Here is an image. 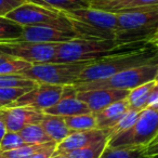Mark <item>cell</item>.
Segmentation results:
<instances>
[{
  "instance_id": "1f68e13d",
  "label": "cell",
  "mask_w": 158,
  "mask_h": 158,
  "mask_svg": "<svg viewBox=\"0 0 158 158\" xmlns=\"http://www.w3.org/2000/svg\"><path fill=\"white\" fill-rule=\"evenodd\" d=\"M26 1L27 0H0V16H6Z\"/></svg>"
},
{
  "instance_id": "5b68a950",
  "label": "cell",
  "mask_w": 158,
  "mask_h": 158,
  "mask_svg": "<svg viewBox=\"0 0 158 158\" xmlns=\"http://www.w3.org/2000/svg\"><path fill=\"white\" fill-rule=\"evenodd\" d=\"M158 61L130 68L108 78L94 80L88 82H78L74 85L77 92L95 90V89H120V90H132L142 85L155 81L157 74Z\"/></svg>"
},
{
  "instance_id": "4dcf8cb0",
  "label": "cell",
  "mask_w": 158,
  "mask_h": 158,
  "mask_svg": "<svg viewBox=\"0 0 158 158\" xmlns=\"http://www.w3.org/2000/svg\"><path fill=\"white\" fill-rule=\"evenodd\" d=\"M23 145H25V142L19 132L7 131V133L5 134V136L0 142V153L13 151Z\"/></svg>"
},
{
  "instance_id": "7bdbcfd3",
  "label": "cell",
  "mask_w": 158,
  "mask_h": 158,
  "mask_svg": "<svg viewBox=\"0 0 158 158\" xmlns=\"http://www.w3.org/2000/svg\"><path fill=\"white\" fill-rule=\"evenodd\" d=\"M1 107H2V106H1V105H0V108H1Z\"/></svg>"
},
{
  "instance_id": "9a60e30c",
  "label": "cell",
  "mask_w": 158,
  "mask_h": 158,
  "mask_svg": "<svg viewBox=\"0 0 158 158\" xmlns=\"http://www.w3.org/2000/svg\"><path fill=\"white\" fill-rule=\"evenodd\" d=\"M105 140H108L107 130L92 129L86 131H74L70 132L67 138L56 145L55 153H67Z\"/></svg>"
},
{
  "instance_id": "44dd1931",
  "label": "cell",
  "mask_w": 158,
  "mask_h": 158,
  "mask_svg": "<svg viewBox=\"0 0 158 158\" xmlns=\"http://www.w3.org/2000/svg\"><path fill=\"white\" fill-rule=\"evenodd\" d=\"M23 33V26L7 16H0V44L18 41Z\"/></svg>"
},
{
  "instance_id": "f35d334b",
  "label": "cell",
  "mask_w": 158,
  "mask_h": 158,
  "mask_svg": "<svg viewBox=\"0 0 158 158\" xmlns=\"http://www.w3.org/2000/svg\"><path fill=\"white\" fill-rule=\"evenodd\" d=\"M148 158H158V154H156V155L151 156V157H148Z\"/></svg>"
},
{
  "instance_id": "ac0fdd59",
  "label": "cell",
  "mask_w": 158,
  "mask_h": 158,
  "mask_svg": "<svg viewBox=\"0 0 158 158\" xmlns=\"http://www.w3.org/2000/svg\"><path fill=\"white\" fill-rule=\"evenodd\" d=\"M40 125L44 132L51 139V141L55 142L56 144L61 143L72 132L67 128L62 116H55V115H49L44 113V117H42Z\"/></svg>"
},
{
  "instance_id": "ba28073f",
  "label": "cell",
  "mask_w": 158,
  "mask_h": 158,
  "mask_svg": "<svg viewBox=\"0 0 158 158\" xmlns=\"http://www.w3.org/2000/svg\"><path fill=\"white\" fill-rule=\"evenodd\" d=\"M6 16L21 26H53L74 31L63 12L40 7L28 1L14 9Z\"/></svg>"
},
{
  "instance_id": "ab89813d",
  "label": "cell",
  "mask_w": 158,
  "mask_h": 158,
  "mask_svg": "<svg viewBox=\"0 0 158 158\" xmlns=\"http://www.w3.org/2000/svg\"><path fill=\"white\" fill-rule=\"evenodd\" d=\"M155 81H158V68H157V74H156V79Z\"/></svg>"
},
{
  "instance_id": "e0dca14e",
  "label": "cell",
  "mask_w": 158,
  "mask_h": 158,
  "mask_svg": "<svg viewBox=\"0 0 158 158\" xmlns=\"http://www.w3.org/2000/svg\"><path fill=\"white\" fill-rule=\"evenodd\" d=\"M128 108H129V105L126 99L110 104L104 110L94 113L93 115L97 121V128L102 130H108L113 128L117 123V121L121 118V116L127 112Z\"/></svg>"
},
{
  "instance_id": "ffe728a7",
  "label": "cell",
  "mask_w": 158,
  "mask_h": 158,
  "mask_svg": "<svg viewBox=\"0 0 158 158\" xmlns=\"http://www.w3.org/2000/svg\"><path fill=\"white\" fill-rule=\"evenodd\" d=\"M155 85L156 81H152L130 90V93L127 98V102L130 110H135L139 112H142L143 110H145L147 107V101H148L149 94H151Z\"/></svg>"
},
{
  "instance_id": "3957f363",
  "label": "cell",
  "mask_w": 158,
  "mask_h": 158,
  "mask_svg": "<svg viewBox=\"0 0 158 158\" xmlns=\"http://www.w3.org/2000/svg\"><path fill=\"white\" fill-rule=\"evenodd\" d=\"M158 31V7L133 9L117 13V44L147 41Z\"/></svg>"
},
{
  "instance_id": "30bf717a",
  "label": "cell",
  "mask_w": 158,
  "mask_h": 158,
  "mask_svg": "<svg viewBox=\"0 0 158 158\" xmlns=\"http://www.w3.org/2000/svg\"><path fill=\"white\" fill-rule=\"evenodd\" d=\"M64 86L38 84L31 90L16 100L9 107L13 106H29L38 110L44 112L60 101L63 94Z\"/></svg>"
},
{
  "instance_id": "60d3db41",
  "label": "cell",
  "mask_w": 158,
  "mask_h": 158,
  "mask_svg": "<svg viewBox=\"0 0 158 158\" xmlns=\"http://www.w3.org/2000/svg\"><path fill=\"white\" fill-rule=\"evenodd\" d=\"M0 158H7V157H6V156H3L2 154H0Z\"/></svg>"
},
{
  "instance_id": "8992f818",
  "label": "cell",
  "mask_w": 158,
  "mask_h": 158,
  "mask_svg": "<svg viewBox=\"0 0 158 158\" xmlns=\"http://www.w3.org/2000/svg\"><path fill=\"white\" fill-rule=\"evenodd\" d=\"M95 61H84L76 63H47L34 64L23 72L22 76L31 79L36 84L54 86H74L79 80L82 70Z\"/></svg>"
},
{
  "instance_id": "603a6c76",
  "label": "cell",
  "mask_w": 158,
  "mask_h": 158,
  "mask_svg": "<svg viewBox=\"0 0 158 158\" xmlns=\"http://www.w3.org/2000/svg\"><path fill=\"white\" fill-rule=\"evenodd\" d=\"M19 133L24 140L25 144H44V143L53 142L42 129L40 123L26 126Z\"/></svg>"
},
{
  "instance_id": "6da1fadb",
  "label": "cell",
  "mask_w": 158,
  "mask_h": 158,
  "mask_svg": "<svg viewBox=\"0 0 158 158\" xmlns=\"http://www.w3.org/2000/svg\"><path fill=\"white\" fill-rule=\"evenodd\" d=\"M147 41L117 44L115 40L74 39L57 46L56 63L101 61L110 56L132 53L147 46Z\"/></svg>"
},
{
  "instance_id": "836d02e7",
  "label": "cell",
  "mask_w": 158,
  "mask_h": 158,
  "mask_svg": "<svg viewBox=\"0 0 158 158\" xmlns=\"http://www.w3.org/2000/svg\"><path fill=\"white\" fill-rule=\"evenodd\" d=\"M146 108H152V110H158V88L154 87V89L152 90L151 94H149L148 101H147V107Z\"/></svg>"
},
{
  "instance_id": "9c48e42d",
  "label": "cell",
  "mask_w": 158,
  "mask_h": 158,
  "mask_svg": "<svg viewBox=\"0 0 158 158\" xmlns=\"http://www.w3.org/2000/svg\"><path fill=\"white\" fill-rule=\"evenodd\" d=\"M59 44H37V42L11 41L0 44V51L31 64L56 63Z\"/></svg>"
},
{
  "instance_id": "5bb4252c",
  "label": "cell",
  "mask_w": 158,
  "mask_h": 158,
  "mask_svg": "<svg viewBox=\"0 0 158 158\" xmlns=\"http://www.w3.org/2000/svg\"><path fill=\"white\" fill-rule=\"evenodd\" d=\"M44 114L55 116H75V115L91 114L90 108L85 102L77 98V91L74 86H64L63 94L60 101L52 107L44 110Z\"/></svg>"
},
{
  "instance_id": "7a4b0ae2",
  "label": "cell",
  "mask_w": 158,
  "mask_h": 158,
  "mask_svg": "<svg viewBox=\"0 0 158 158\" xmlns=\"http://www.w3.org/2000/svg\"><path fill=\"white\" fill-rule=\"evenodd\" d=\"M155 61H158V47L148 42L146 47L135 52L110 56L90 64L82 70L78 82L101 80L130 68L139 67Z\"/></svg>"
},
{
  "instance_id": "d4e9b609",
  "label": "cell",
  "mask_w": 158,
  "mask_h": 158,
  "mask_svg": "<svg viewBox=\"0 0 158 158\" xmlns=\"http://www.w3.org/2000/svg\"><path fill=\"white\" fill-rule=\"evenodd\" d=\"M31 65L33 64L24 60L9 55L5 61L0 63V75H21L23 72L31 68Z\"/></svg>"
},
{
  "instance_id": "7402d4cb",
  "label": "cell",
  "mask_w": 158,
  "mask_h": 158,
  "mask_svg": "<svg viewBox=\"0 0 158 158\" xmlns=\"http://www.w3.org/2000/svg\"><path fill=\"white\" fill-rule=\"evenodd\" d=\"M67 128L72 132L74 131H86V130L98 129L97 121L94 115L84 114V115H75V116L63 117Z\"/></svg>"
},
{
  "instance_id": "74e56055",
  "label": "cell",
  "mask_w": 158,
  "mask_h": 158,
  "mask_svg": "<svg viewBox=\"0 0 158 158\" xmlns=\"http://www.w3.org/2000/svg\"><path fill=\"white\" fill-rule=\"evenodd\" d=\"M156 142H158V134H157V136H156V138L154 139V141L151 143V144H153V143H156Z\"/></svg>"
},
{
  "instance_id": "8fae6325",
  "label": "cell",
  "mask_w": 158,
  "mask_h": 158,
  "mask_svg": "<svg viewBox=\"0 0 158 158\" xmlns=\"http://www.w3.org/2000/svg\"><path fill=\"white\" fill-rule=\"evenodd\" d=\"M74 39H82L75 31L53 26H23V33L18 41L37 44H62Z\"/></svg>"
},
{
  "instance_id": "4316f807",
  "label": "cell",
  "mask_w": 158,
  "mask_h": 158,
  "mask_svg": "<svg viewBox=\"0 0 158 158\" xmlns=\"http://www.w3.org/2000/svg\"><path fill=\"white\" fill-rule=\"evenodd\" d=\"M140 113L141 112H139V110L128 108V110L121 116V118L117 121L116 125H115L113 128H110V129L107 130L108 139L116 135V134H118V133H121V132L126 131V130L130 129V128L135 123Z\"/></svg>"
},
{
  "instance_id": "e575fe53",
  "label": "cell",
  "mask_w": 158,
  "mask_h": 158,
  "mask_svg": "<svg viewBox=\"0 0 158 158\" xmlns=\"http://www.w3.org/2000/svg\"><path fill=\"white\" fill-rule=\"evenodd\" d=\"M144 154H145V157H147V158L158 154V142L153 143V144H149L148 146L145 148Z\"/></svg>"
},
{
  "instance_id": "52a82bcc",
  "label": "cell",
  "mask_w": 158,
  "mask_h": 158,
  "mask_svg": "<svg viewBox=\"0 0 158 158\" xmlns=\"http://www.w3.org/2000/svg\"><path fill=\"white\" fill-rule=\"evenodd\" d=\"M158 134V110L145 108L130 129L108 139L110 147H145Z\"/></svg>"
},
{
  "instance_id": "4fadbf2b",
  "label": "cell",
  "mask_w": 158,
  "mask_h": 158,
  "mask_svg": "<svg viewBox=\"0 0 158 158\" xmlns=\"http://www.w3.org/2000/svg\"><path fill=\"white\" fill-rule=\"evenodd\" d=\"M130 90L120 89H95V90L77 92V98L88 105L91 113L94 114L104 110L110 104L116 103L121 100H126Z\"/></svg>"
},
{
  "instance_id": "277c9868",
  "label": "cell",
  "mask_w": 158,
  "mask_h": 158,
  "mask_svg": "<svg viewBox=\"0 0 158 158\" xmlns=\"http://www.w3.org/2000/svg\"><path fill=\"white\" fill-rule=\"evenodd\" d=\"M82 39L115 40L117 14L88 8L63 12Z\"/></svg>"
},
{
  "instance_id": "d6986e66",
  "label": "cell",
  "mask_w": 158,
  "mask_h": 158,
  "mask_svg": "<svg viewBox=\"0 0 158 158\" xmlns=\"http://www.w3.org/2000/svg\"><path fill=\"white\" fill-rule=\"evenodd\" d=\"M27 1L38 5L40 7L56 10L60 12L88 9L91 5V0H27Z\"/></svg>"
},
{
  "instance_id": "f1b7e54d",
  "label": "cell",
  "mask_w": 158,
  "mask_h": 158,
  "mask_svg": "<svg viewBox=\"0 0 158 158\" xmlns=\"http://www.w3.org/2000/svg\"><path fill=\"white\" fill-rule=\"evenodd\" d=\"M37 86L35 81L22 75H0V88L20 87V88H34Z\"/></svg>"
},
{
  "instance_id": "8d00e7d4",
  "label": "cell",
  "mask_w": 158,
  "mask_h": 158,
  "mask_svg": "<svg viewBox=\"0 0 158 158\" xmlns=\"http://www.w3.org/2000/svg\"><path fill=\"white\" fill-rule=\"evenodd\" d=\"M51 158H68V156L64 153H54V155Z\"/></svg>"
},
{
  "instance_id": "b9f144b4",
  "label": "cell",
  "mask_w": 158,
  "mask_h": 158,
  "mask_svg": "<svg viewBox=\"0 0 158 158\" xmlns=\"http://www.w3.org/2000/svg\"><path fill=\"white\" fill-rule=\"evenodd\" d=\"M155 86H156V87H157V88H158V81H156V85H155Z\"/></svg>"
},
{
  "instance_id": "2e32d148",
  "label": "cell",
  "mask_w": 158,
  "mask_h": 158,
  "mask_svg": "<svg viewBox=\"0 0 158 158\" xmlns=\"http://www.w3.org/2000/svg\"><path fill=\"white\" fill-rule=\"evenodd\" d=\"M148 7H158V0H91L90 5L91 9L115 14Z\"/></svg>"
},
{
  "instance_id": "83f0119b",
  "label": "cell",
  "mask_w": 158,
  "mask_h": 158,
  "mask_svg": "<svg viewBox=\"0 0 158 158\" xmlns=\"http://www.w3.org/2000/svg\"><path fill=\"white\" fill-rule=\"evenodd\" d=\"M31 89L33 88H20V87L0 88V105L2 107H9L16 100H19Z\"/></svg>"
},
{
  "instance_id": "d590c367",
  "label": "cell",
  "mask_w": 158,
  "mask_h": 158,
  "mask_svg": "<svg viewBox=\"0 0 158 158\" xmlns=\"http://www.w3.org/2000/svg\"><path fill=\"white\" fill-rule=\"evenodd\" d=\"M7 127H6L5 123H3L1 119H0V142H1V140H2V138L5 136V134L7 133Z\"/></svg>"
},
{
  "instance_id": "d6a6232c",
  "label": "cell",
  "mask_w": 158,
  "mask_h": 158,
  "mask_svg": "<svg viewBox=\"0 0 158 158\" xmlns=\"http://www.w3.org/2000/svg\"><path fill=\"white\" fill-rule=\"evenodd\" d=\"M56 143L51 142L50 144H48L46 147H44L42 149L38 151L37 153H35L34 155H31L28 158H51L55 153V149H56Z\"/></svg>"
},
{
  "instance_id": "484cf974",
  "label": "cell",
  "mask_w": 158,
  "mask_h": 158,
  "mask_svg": "<svg viewBox=\"0 0 158 158\" xmlns=\"http://www.w3.org/2000/svg\"><path fill=\"white\" fill-rule=\"evenodd\" d=\"M107 141L108 140L98 142L84 148L75 149L64 154H66L68 158H100L105 147L107 146Z\"/></svg>"
},
{
  "instance_id": "7c38bea8",
  "label": "cell",
  "mask_w": 158,
  "mask_h": 158,
  "mask_svg": "<svg viewBox=\"0 0 158 158\" xmlns=\"http://www.w3.org/2000/svg\"><path fill=\"white\" fill-rule=\"evenodd\" d=\"M44 112L29 106H13L0 108V119L5 123L8 131L20 132L24 127L40 123Z\"/></svg>"
},
{
  "instance_id": "f546056e",
  "label": "cell",
  "mask_w": 158,
  "mask_h": 158,
  "mask_svg": "<svg viewBox=\"0 0 158 158\" xmlns=\"http://www.w3.org/2000/svg\"><path fill=\"white\" fill-rule=\"evenodd\" d=\"M51 142L44 143V144H25L23 146L19 147V148L13 149V151L5 152V153H0V154H2L7 158H28L31 155H34L35 153H37L38 151L46 147Z\"/></svg>"
},
{
  "instance_id": "cb8c5ba5",
  "label": "cell",
  "mask_w": 158,
  "mask_h": 158,
  "mask_svg": "<svg viewBox=\"0 0 158 158\" xmlns=\"http://www.w3.org/2000/svg\"><path fill=\"white\" fill-rule=\"evenodd\" d=\"M145 147H110L106 146L100 158H147Z\"/></svg>"
}]
</instances>
